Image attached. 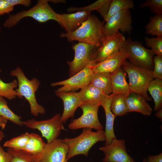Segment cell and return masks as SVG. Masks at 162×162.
<instances>
[{"instance_id": "cell-40", "label": "cell", "mask_w": 162, "mask_h": 162, "mask_svg": "<svg viewBox=\"0 0 162 162\" xmlns=\"http://www.w3.org/2000/svg\"><path fill=\"white\" fill-rule=\"evenodd\" d=\"M7 121V119L0 116V127L2 130L5 127Z\"/></svg>"}, {"instance_id": "cell-27", "label": "cell", "mask_w": 162, "mask_h": 162, "mask_svg": "<svg viewBox=\"0 0 162 162\" xmlns=\"http://www.w3.org/2000/svg\"><path fill=\"white\" fill-rule=\"evenodd\" d=\"M126 97L123 94L114 95L110 106L111 110L116 116H122L127 115L128 112L126 104Z\"/></svg>"}, {"instance_id": "cell-36", "label": "cell", "mask_w": 162, "mask_h": 162, "mask_svg": "<svg viewBox=\"0 0 162 162\" xmlns=\"http://www.w3.org/2000/svg\"><path fill=\"white\" fill-rule=\"evenodd\" d=\"M14 9L12 5L6 0H0V15L9 14Z\"/></svg>"}, {"instance_id": "cell-37", "label": "cell", "mask_w": 162, "mask_h": 162, "mask_svg": "<svg viewBox=\"0 0 162 162\" xmlns=\"http://www.w3.org/2000/svg\"><path fill=\"white\" fill-rule=\"evenodd\" d=\"M11 157L7 152H5L0 146V162H11Z\"/></svg>"}, {"instance_id": "cell-7", "label": "cell", "mask_w": 162, "mask_h": 162, "mask_svg": "<svg viewBox=\"0 0 162 162\" xmlns=\"http://www.w3.org/2000/svg\"><path fill=\"white\" fill-rule=\"evenodd\" d=\"M124 47L128 53L127 60L140 68L153 71L154 53L152 50L143 46L142 43L132 40L130 38L126 40Z\"/></svg>"}, {"instance_id": "cell-17", "label": "cell", "mask_w": 162, "mask_h": 162, "mask_svg": "<svg viewBox=\"0 0 162 162\" xmlns=\"http://www.w3.org/2000/svg\"><path fill=\"white\" fill-rule=\"evenodd\" d=\"M57 96L62 100L64 109L61 119L65 123L69 118H73L77 109L83 104L78 93L73 92H56Z\"/></svg>"}, {"instance_id": "cell-22", "label": "cell", "mask_w": 162, "mask_h": 162, "mask_svg": "<svg viewBox=\"0 0 162 162\" xmlns=\"http://www.w3.org/2000/svg\"><path fill=\"white\" fill-rule=\"evenodd\" d=\"M90 82L94 86L101 90L106 95H109L112 93L110 73H93Z\"/></svg>"}, {"instance_id": "cell-35", "label": "cell", "mask_w": 162, "mask_h": 162, "mask_svg": "<svg viewBox=\"0 0 162 162\" xmlns=\"http://www.w3.org/2000/svg\"><path fill=\"white\" fill-rule=\"evenodd\" d=\"M153 62L154 68L152 74L153 78L162 80V56H154Z\"/></svg>"}, {"instance_id": "cell-20", "label": "cell", "mask_w": 162, "mask_h": 162, "mask_svg": "<svg viewBox=\"0 0 162 162\" xmlns=\"http://www.w3.org/2000/svg\"><path fill=\"white\" fill-rule=\"evenodd\" d=\"M126 101L128 113L137 112L146 116L152 113L151 107L145 99L139 94L131 92L126 97Z\"/></svg>"}, {"instance_id": "cell-30", "label": "cell", "mask_w": 162, "mask_h": 162, "mask_svg": "<svg viewBox=\"0 0 162 162\" xmlns=\"http://www.w3.org/2000/svg\"><path fill=\"white\" fill-rule=\"evenodd\" d=\"M146 33L149 34L162 36V14H155L150 17L145 26Z\"/></svg>"}, {"instance_id": "cell-9", "label": "cell", "mask_w": 162, "mask_h": 162, "mask_svg": "<svg viewBox=\"0 0 162 162\" xmlns=\"http://www.w3.org/2000/svg\"><path fill=\"white\" fill-rule=\"evenodd\" d=\"M99 104L88 105L83 103L80 107L82 114L75 119L68 125V128L75 130L81 128L94 129L96 130H102L103 127L99 121L98 115Z\"/></svg>"}, {"instance_id": "cell-41", "label": "cell", "mask_w": 162, "mask_h": 162, "mask_svg": "<svg viewBox=\"0 0 162 162\" xmlns=\"http://www.w3.org/2000/svg\"><path fill=\"white\" fill-rule=\"evenodd\" d=\"M155 116L158 118L162 119V109L160 108L158 110L157 112L155 114Z\"/></svg>"}, {"instance_id": "cell-11", "label": "cell", "mask_w": 162, "mask_h": 162, "mask_svg": "<svg viewBox=\"0 0 162 162\" xmlns=\"http://www.w3.org/2000/svg\"><path fill=\"white\" fill-rule=\"evenodd\" d=\"M93 65H87L69 78L61 81L52 83V86H62L55 91L56 92H73L81 89L90 84L91 76L93 73L92 68Z\"/></svg>"}, {"instance_id": "cell-28", "label": "cell", "mask_w": 162, "mask_h": 162, "mask_svg": "<svg viewBox=\"0 0 162 162\" xmlns=\"http://www.w3.org/2000/svg\"><path fill=\"white\" fill-rule=\"evenodd\" d=\"M134 2L132 0H111L107 14L104 19L106 21L111 16L120 11L133 9Z\"/></svg>"}, {"instance_id": "cell-23", "label": "cell", "mask_w": 162, "mask_h": 162, "mask_svg": "<svg viewBox=\"0 0 162 162\" xmlns=\"http://www.w3.org/2000/svg\"><path fill=\"white\" fill-rule=\"evenodd\" d=\"M111 0H98L88 6L81 7H70L67 9L68 12L85 11L91 12L96 10L104 19L108 11Z\"/></svg>"}, {"instance_id": "cell-8", "label": "cell", "mask_w": 162, "mask_h": 162, "mask_svg": "<svg viewBox=\"0 0 162 162\" xmlns=\"http://www.w3.org/2000/svg\"><path fill=\"white\" fill-rule=\"evenodd\" d=\"M61 116L60 114L57 113L47 120L28 119L23 121V125L32 129L39 130L42 136L46 139L47 143H50L57 139L61 130H65L61 119Z\"/></svg>"}, {"instance_id": "cell-25", "label": "cell", "mask_w": 162, "mask_h": 162, "mask_svg": "<svg viewBox=\"0 0 162 162\" xmlns=\"http://www.w3.org/2000/svg\"><path fill=\"white\" fill-rule=\"evenodd\" d=\"M147 90L155 104L154 110L158 111L162 106V80L158 78L153 80L149 84Z\"/></svg>"}, {"instance_id": "cell-1", "label": "cell", "mask_w": 162, "mask_h": 162, "mask_svg": "<svg viewBox=\"0 0 162 162\" xmlns=\"http://www.w3.org/2000/svg\"><path fill=\"white\" fill-rule=\"evenodd\" d=\"M104 22L95 16L91 14L88 18L75 31L69 33L62 32L61 38L70 42L76 40L99 47L104 37Z\"/></svg>"}, {"instance_id": "cell-5", "label": "cell", "mask_w": 162, "mask_h": 162, "mask_svg": "<svg viewBox=\"0 0 162 162\" xmlns=\"http://www.w3.org/2000/svg\"><path fill=\"white\" fill-rule=\"evenodd\" d=\"M122 67L128 75L131 92L140 95L147 101H151L147 89L154 79L152 71L138 67L127 60L124 62Z\"/></svg>"}, {"instance_id": "cell-4", "label": "cell", "mask_w": 162, "mask_h": 162, "mask_svg": "<svg viewBox=\"0 0 162 162\" xmlns=\"http://www.w3.org/2000/svg\"><path fill=\"white\" fill-rule=\"evenodd\" d=\"M49 2L48 0H38L36 4L30 9L10 15L4 23V27L11 28L26 17H31L40 23L45 22L50 20L58 22V13L50 7Z\"/></svg>"}, {"instance_id": "cell-3", "label": "cell", "mask_w": 162, "mask_h": 162, "mask_svg": "<svg viewBox=\"0 0 162 162\" xmlns=\"http://www.w3.org/2000/svg\"><path fill=\"white\" fill-rule=\"evenodd\" d=\"M62 140L68 147L67 156L68 160L79 154L87 157L91 147L98 142L105 141L106 137L103 130L93 131L92 129L84 128L82 133L78 136L73 138L66 137Z\"/></svg>"}, {"instance_id": "cell-21", "label": "cell", "mask_w": 162, "mask_h": 162, "mask_svg": "<svg viewBox=\"0 0 162 162\" xmlns=\"http://www.w3.org/2000/svg\"><path fill=\"white\" fill-rule=\"evenodd\" d=\"M83 103L88 105L99 104L106 94L101 89L90 84L78 92Z\"/></svg>"}, {"instance_id": "cell-31", "label": "cell", "mask_w": 162, "mask_h": 162, "mask_svg": "<svg viewBox=\"0 0 162 162\" xmlns=\"http://www.w3.org/2000/svg\"><path fill=\"white\" fill-rule=\"evenodd\" d=\"M17 80H14L9 83H5L0 78V96L11 100L17 96L15 88L18 86Z\"/></svg>"}, {"instance_id": "cell-18", "label": "cell", "mask_w": 162, "mask_h": 162, "mask_svg": "<svg viewBox=\"0 0 162 162\" xmlns=\"http://www.w3.org/2000/svg\"><path fill=\"white\" fill-rule=\"evenodd\" d=\"M112 93L106 95L101 100L100 106L104 108L106 116L105 129L104 131L106 137L104 145L109 144L116 137L114 131V122L116 117L113 114L110 108L111 102L113 96Z\"/></svg>"}, {"instance_id": "cell-32", "label": "cell", "mask_w": 162, "mask_h": 162, "mask_svg": "<svg viewBox=\"0 0 162 162\" xmlns=\"http://www.w3.org/2000/svg\"><path fill=\"white\" fill-rule=\"evenodd\" d=\"M29 133L26 132L6 141L3 144L4 147L18 149H21L28 140Z\"/></svg>"}, {"instance_id": "cell-2", "label": "cell", "mask_w": 162, "mask_h": 162, "mask_svg": "<svg viewBox=\"0 0 162 162\" xmlns=\"http://www.w3.org/2000/svg\"><path fill=\"white\" fill-rule=\"evenodd\" d=\"M10 74L17 79L18 88L16 90L17 94V97L20 98L24 97L28 101L31 114L35 116H38L39 114H44L45 110L38 104L35 96V92L40 84L38 79L34 78L29 80L19 67L11 71Z\"/></svg>"}, {"instance_id": "cell-33", "label": "cell", "mask_w": 162, "mask_h": 162, "mask_svg": "<svg viewBox=\"0 0 162 162\" xmlns=\"http://www.w3.org/2000/svg\"><path fill=\"white\" fill-rule=\"evenodd\" d=\"M146 46L151 48L156 55L162 56V36L144 38Z\"/></svg>"}, {"instance_id": "cell-12", "label": "cell", "mask_w": 162, "mask_h": 162, "mask_svg": "<svg viewBox=\"0 0 162 162\" xmlns=\"http://www.w3.org/2000/svg\"><path fill=\"white\" fill-rule=\"evenodd\" d=\"M104 157L103 162H135L126 150L125 141L123 139H113L109 144L100 147Z\"/></svg>"}, {"instance_id": "cell-13", "label": "cell", "mask_w": 162, "mask_h": 162, "mask_svg": "<svg viewBox=\"0 0 162 162\" xmlns=\"http://www.w3.org/2000/svg\"><path fill=\"white\" fill-rule=\"evenodd\" d=\"M68 150L61 139L47 143L40 153V162H68L67 159Z\"/></svg>"}, {"instance_id": "cell-34", "label": "cell", "mask_w": 162, "mask_h": 162, "mask_svg": "<svg viewBox=\"0 0 162 162\" xmlns=\"http://www.w3.org/2000/svg\"><path fill=\"white\" fill-rule=\"evenodd\" d=\"M142 8L148 7L150 11L156 14H162V0H146L141 4Z\"/></svg>"}, {"instance_id": "cell-43", "label": "cell", "mask_w": 162, "mask_h": 162, "mask_svg": "<svg viewBox=\"0 0 162 162\" xmlns=\"http://www.w3.org/2000/svg\"><path fill=\"white\" fill-rule=\"evenodd\" d=\"M1 69H0V72H1Z\"/></svg>"}, {"instance_id": "cell-6", "label": "cell", "mask_w": 162, "mask_h": 162, "mask_svg": "<svg viewBox=\"0 0 162 162\" xmlns=\"http://www.w3.org/2000/svg\"><path fill=\"white\" fill-rule=\"evenodd\" d=\"M98 47L92 45L79 42L72 46L75 52L71 61L67 62L69 67V76L70 77L88 65L96 63Z\"/></svg>"}, {"instance_id": "cell-38", "label": "cell", "mask_w": 162, "mask_h": 162, "mask_svg": "<svg viewBox=\"0 0 162 162\" xmlns=\"http://www.w3.org/2000/svg\"><path fill=\"white\" fill-rule=\"evenodd\" d=\"M142 162H162V153L148 156L143 159Z\"/></svg>"}, {"instance_id": "cell-42", "label": "cell", "mask_w": 162, "mask_h": 162, "mask_svg": "<svg viewBox=\"0 0 162 162\" xmlns=\"http://www.w3.org/2000/svg\"><path fill=\"white\" fill-rule=\"evenodd\" d=\"M4 136V134L3 132L0 130V144Z\"/></svg>"}, {"instance_id": "cell-26", "label": "cell", "mask_w": 162, "mask_h": 162, "mask_svg": "<svg viewBox=\"0 0 162 162\" xmlns=\"http://www.w3.org/2000/svg\"><path fill=\"white\" fill-rule=\"evenodd\" d=\"M46 144L39 135L32 133L29 134L28 140L21 150L32 154H38L42 152Z\"/></svg>"}, {"instance_id": "cell-44", "label": "cell", "mask_w": 162, "mask_h": 162, "mask_svg": "<svg viewBox=\"0 0 162 162\" xmlns=\"http://www.w3.org/2000/svg\"></svg>"}, {"instance_id": "cell-19", "label": "cell", "mask_w": 162, "mask_h": 162, "mask_svg": "<svg viewBox=\"0 0 162 162\" xmlns=\"http://www.w3.org/2000/svg\"><path fill=\"white\" fill-rule=\"evenodd\" d=\"M126 74L122 67L110 73L112 93L114 95L123 94L127 97L131 92L126 80Z\"/></svg>"}, {"instance_id": "cell-16", "label": "cell", "mask_w": 162, "mask_h": 162, "mask_svg": "<svg viewBox=\"0 0 162 162\" xmlns=\"http://www.w3.org/2000/svg\"><path fill=\"white\" fill-rule=\"evenodd\" d=\"M91 14V12L85 11L69 14H58V23L64 29L65 32H72L80 27Z\"/></svg>"}, {"instance_id": "cell-29", "label": "cell", "mask_w": 162, "mask_h": 162, "mask_svg": "<svg viewBox=\"0 0 162 162\" xmlns=\"http://www.w3.org/2000/svg\"><path fill=\"white\" fill-rule=\"evenodd\" d=\"M0 116L20 126H23L21 117L14 112L9 107L7 102L0 96Z\"/></svg>"}, {"instance_id": "cell-15", "label": "cell", "mask_w": 162, "mask_h": 162, "mask_svg": "<svg viewBox=\"0 0 162 162\" xmlns=\"http://www.w3.org/2000/svg\"><path fill=\"white\" fill-rule=\"evenodd\" d=\"M128 53L123 47L118 52L107 58L103 61L97 63L92 68L93 73L104 72L111 73L122 67L126 60Z\"/></svg>"}, {"instance_id": "cell-10", "label": "cell", "mask_w": 162, "mask_h": 162, "mask_svg": "<svg viewBox=\"0 0 162 162\" xmlns=\"http://www.w3.org/2000/svg\"><path fill=\"white\" fill-rule=\"evenodd\" d=\"M104 26V37L115 34L119 32L130 33L132 30V19L130 10L118 12L106 21Z\"/></svg>"}, {"instance_id": "cell-39", "label": "cell", "mask_w": 162, "mask_h": 162, "mask_svg": "<svg viewBox=\"0 0 162 162\" xmlns=\"http://www.w3.org/2000/svg\"><path fill=\"white\" fill-rule=\"evenodd\" d=\"M12 5H21L26 7H29L31 4V1L30 0H6Z\"/></svg>"}, {"instance_id": "cell-14", "label": "cell", "mask_w": 162, "mask_h": 162, "mask_svg": "<svg viewBox=\"0 0 162 162\" xmlns=\"http://www.w3.org/2000/svg\"><path fill=\"white\" fill-rule=\"evenodd\" d=\"M119 32L112 35L104 37L98 50L96 63L102 62L122 48L126 40Z\"/></svg>"}, {"instance_id": "cell-24", "label": "cell", "mask_w": 162, "mask_h": 162, "mask_svg": "<svg viewBox=\"0 0 162 162\" xmlns=\"http://www.w3.org/2000/svg\"><path fill=\"white\" fill-rule=\"evenodd\" d=\"M7 152L11 155V162H40V153L32 154L21 149L8 148Z\"/></svg>"}]
</instances>
